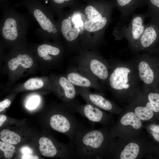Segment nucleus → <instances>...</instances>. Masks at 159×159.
<instances>
[{"label": "nucleus", "mask_w": 159, "mask_h": 159, "mask_svg": "<svg viewBox=\"0 0 159 159\" xmlns=\"http://www.w3.org/2000/svg\"><path fill=\"white\" fill-rule=\"evenodd\" d=\"M103 110L91 104L78 105L75 112H77L90 121L105 126H112L113 123L112 113H108Z\"/></svg>", "instance_id": "9b49d317"}, {"label": "nucleus", "mask_w": 159, "mask_h": 159, "mask_svg": "<svg viewBox=\"0 0 159 159\" xmlns=\"http://www.w3.org/2000/svg\"><path fill=\"white\" fill-rule=\"evenodd\" d=\"M52 2L56 4H62L69 1L70 0H51Z\"/></svg>", "instance_id": "72a5a7b5"}, {"label": "nucleus", "mask_w": 159, "mask_h": 159, "mask_svg": "<svg viewBox=\"0 0 159 159\" xmlns=\"http://www.w3.org/2000/svg\"><path fill=\"white\" fill-rule=\"evenodd\" d=\"M154 54L155 55L157 56L158 63L159 67V52Z\"/></svg>", "instance_id": "e433bc0d"}, {"label": "nucleus", "mask_w": 159, "mask_h": 159, "mask_svg": "<svg viewBox=\"0 0 159 159\" xmlns=\"http://www.w3.org/2000/svg\"><path fill=\"white\" fill-rule=\"evenodd\" d=\"M11 101L8 99H6L0 102V112L4 110L6 108L8 107L11 104Z\"/></svg>", "instance_id": "c756f323"}, {"label": "nucleus", "mask_w": 159, "mask_h": 159, "mask_svg": "<svg viewBox=\"0 0 159 159\" xmlns=\"http://www.w3.org/2000/svg\"><path fill=\"white\" fill-rule=\"evenodd\" d=\"M85 12L87 19L89 20L96 19L103 16L92 5L87 6L85 9Z\"/></svg>", "instance_id": "bb28decb"}, {"label": "nucleus", "mask_w": 159, "mask_h": 159, "mask_svg": "<svg viewBox=\"0 0 159 159\" xmlns=\"http://www.w3.org/2000/svg\"><path fill=\"white\" fill-rule=\"evenodd\" d=\"M139 142L130 141L127 144L122 150H119L110 154L107 158L120 159H135L142 155L143 146Z\"/></svg>", "instance_id": "ddd939ff"}, {"label": "nucleus", "mask_w": 159, "mask_h": 159, "mask_svg": "<svg viewBox=\"0 0 159 159\" xmlns=\"http://www.w3.org/2000/svg\"><path fill=\"white\" fill-rule=\"evenodd\" d=\"M67 77L76 87L93 88L98 92L103 94L104 86L82 67L77 65L72 66L67 72Z\"/></svg>", "instance_id": "6e6552de"}, {"label": "nucleus", "mask_w": 159, "mask_h": 159, "mask_svg": "<svg viewBox=\"0 0 159 159\" xmlns=\"http://www.w3.org/2000/svg\"><path fill=\"white\" fill-rule=\"evenodd\" d=\"M73 23L75 25L79 27L82 26L83 25V22L79 16H76L73 19Z\"/></svg>", "instance_id": "7c9ffc66"}, {"label": "nucleus", "mask_w": 159, "mask_h": 159, "mask_svg": "<svg viewBox=\"0 0 159 159\" xmlns=\"http://www.w3.org/2000/svg\"><path fill=\"white\" fill-rule=\"evenodd\" d=\"M2 32L5 39L11 41L16 39L18 36V32L15 20L12 18L7 19L4 21Z\"/></svg>", "instance_id": "a211bd4d"}, {"label": "nucleus", "mask_w": 159, "mask_h": 159, "mask_svg": "<svg viewBox=\"0 0 159 159\" xmlns=\"http://www.w3.org/2000/svg\"><path fill=\"white\" fill-rule=\"evenodd\" d=\"M132 60L143 87L157 88L159 86V67L156 56L143 52L137 55Z\"/></svg>", "instance_id": "7ed1b4c3"}, {"label": "nucleus", "mask_w": 159, "mask_h": 159, "mask_svg": "<svg viewBox=\"0 0 159 159\" xmlns=\"http://www.w3.org/2000/svg\"><path fill=\"white\" fill-rule=\"evenodd\" d=\"M74 63L88 71L104 86L106 85L109 73V61L100 57L86 55L79 58Z\"/></svg>", "instance_id": "0eeeda50"}, {"label": "nucleus", "mask_w": 159, "mask_h": 159, "mask_svg": "<svg viewBox=\"0 0 159 159\" xmlns=\"http://www.w3.org/2000/svg\"><path fill=\"white\" fill-rule=\"evenodd\" d=\"M108 19L105 16L85 21L84 24L85 29L89 32H95L103 28L107 24Z\"/></svg>", "instance_id": "412c9836"}, {"label": "nucleus", "mask_w": 159, "mask_h": 159, "mask_svg": "<svg viewBox=\"0 0 159 159\" xmlns=\"http://www.w3.org/2000/svg\"><path fill=\"white\" fill-rule=\"evenodd\" d=\"M128 100L129 108L142 121L158 122L152 107L142 90H138Z\"/></svg>", "instance_id": "1a4fd4ad"}, {"label": "nucleus", "mask_w": 159, "mask_h": 159, "mask_svg": "<svg viewBox=\"0 0 159 159\" xmlns=\"http://www.w3.org/2000/svg\"><path fill=\"white\" fill-rule=\"evenodd\" d=\"M43 58L45 60H49V61H51L52 59V57L51 56L49 55H47L44 56Z\"/></svg>", "instance_id": "c9c22d12"}, {"label": "nucleus", "mask_w": 159, "mask_h": 159, "mask_svg": "<svg viewBox=\"0 0 159 159\" xmlns=\"http://www.w3.org/2000/svg\"><path fill=\"white\" fill-rule=\"evenodd\" d=\"M33 13L35 18L42 29L49 33L52 32L54 28L53 24L42 10L38 8H36Z\"/></svg>", "instance_id": "aec40b11"}, {"label": "nucleus", "mask_w": 159, "mask_h": 159, "mask_svg": "<svg viewBox=\"0 0 159 159\" xmlns=\"http://www.w3.org/2000/svg\"><path fill=\"white\" fill-rule=\"evenodd\" d=\"M39 150L42 155L48 157L56 156L58 154V148L53 142L45 137L40 138L39 141Z\"/></svg>", "instance_id": "f3484780"}, {"label": "nucleus", "mask_w": 159, "mask_h": 159, "mask_svg": "<svg viewBox=\"0 0 159 159\" xmlns=\"http://www.w3.org/2000/svg\"><path fill=\"white\" fill-rule=\"evenodd\" d=\"M6 120V116L4 115H0V126L1 127Z\"/></svg>", "instance_id": "f704fd0d"}, {"label": "nucleus", "mask_w": 159, "mask_h": 159, "mask_svg": "<svg viewBox=\"0 0 159 159\" xmlns=\"http://www.w3.org/2000/svg\"><path fill=\"white\" fill-rule=\"evenodd\" d=\"M61 29L65 38L68 41H72L78 36L80 31L79 27L72 23L69 19H66L62 21Z\"/></svg>", "instance_id": "dca6fc26"}, {"label": "nucleus", "mask_w": 159, "mask_h": 159, "mask_svg": "<svg viewBox=\"0 0 159 159\" xmlns=\"http://www.w3.org/2000/svg\"><path fill=\"white\" fill-rule=\"evenodd\" d=\"M116 135L112 126L94 129L82 125L72 143L75 157L83 159H102Z\"/></svg>", "instance_id": "f257e3e1"}, {"label": "nucleus", "mask_w": 159, "mask_h": 159, "mask_svg": "<svg viewBox=\"0 0 159 159\" xmlns=\"http://www.w3.org/2000/svg\"><path fill=\"white\" fill-rule=\"evenodd\" d=\"M59 85V95L66 102L67 107L72 112H75L77 107L80 104L77 99L78 95L77 87L67 78L61 76L57 81Z\"/></svg>", "instance_id": "f8f14e48"}, {"label": "nucleus", "mask_w": 159, "mask_h": 159, "mask_svg": "<svg viewBox=\"0 0 159 159\" xmlns=\"http://www.w3.org/2000/svg\"><path fill=\"white\" fill-rule=\"evenodd\" d=\"M68 19H70V17H68Z\"/></svg>", "instance_id": "58836bf2"}, {"label": "nucleus", "mask_w": 159, "mask_h": 159, "mask_svg": "<svg viewBox=\"0 0 159 159\" xmlns=\"http://www.w3.org/2000/svg\"><path fill=\"white\" fill-rule=\"evenodd\" d=\"M159 89V86H158V87H157Z\"/></svg>", "instance_id": "ea45409f"}, {"label": "nucleus", "mask_w": 159, "mask_h": 159, "mask_svg": "<svg viewBox=\"0 0 159 159\" xmlns=\"http://www.w3.org/2000/svg\"><path fill=\"white\" fill-rule=\"evenodd\" d=\"M43 85V82L41 79L37 78H32L25 82L24 87L26 90H34L41 88Z\"/></svg>", "instance_id": "393cba45"}, {"label": "nucleus", "mask_w": 159, "mask_h": 159, "mask_svg": "<svg viewBox=\"0 0 159 159\" xmlns=\"http://www.w3.org/2000/svg\"><path fill=\"white\" fill-rule=\"evenodd\" d=\"M150 129L154 139L159 142V125L153 124L150 126Z\"/></svg>", "instance_id": "c85d7f7f"}, {"label": "nucleus", "mask_w": 159, "mask_h": 159, "mask_svg": "<svg viewBox=\"0 0 159 159\" xmlns=\"http://www.w3.org/2000/svg\"><path fill=\"white\" fill-rule=\"evenodd\" d=\"M148 5L146 17L159 18V0H146Z\"/></svg>", "instance_id": "b1692460"}, {"label": "nucleus", "mask_w": 159, "mask_h": 159, "mask_svg": "<svg viewBox=\"0 0 159 159\" xmlns=\"http://www.w3.org/2000/svg\"><path fill=\"white\" fill-rule=\"evenodd\" d=\"M129 108L130 110L121 116L112 126L116 136L126 140L136 137L143 126L142 121Z\"/></svg>", "instance_id": "423d86ee"}, {"label": "nucleus", "mask_w": 159, "mask_h": 159, "mask_svg": "<svg viewBox=\"0 0 159 159\" xmlns=\"http://www.w3.org/2000/svg\"><path fill=\"white\" fill-rule=\"evenodd\" d=\"M159 51V18H150L132 52L155 54Z\"/></svg>", "instance_id": "39448f33"}, {"label": "nucleus", "mask_w": 159, "mask_h": 159, "mask_svg": "<svg viewBox=\"0 0 159 159\" xmlns=\"http://www.w3.org/2000/svg\"><path fill=\"white\" fill-rule=\"evenodd\" d=\"M31 57L26 54H19L16 58L10 60L8 63V67L11 70H15L19 65L26 68L31 67L33 64Z\"/></svg>", "instance_id": "6ab92c4d"}, {"label": "nucleus", "mask_w": 159, "mask_h": 159, "mask_svg": "<svg viewBox=\"0 0 159 159\" xmlns=\"http://www.w3.org/2000/svg\"><path fill=\"white\" fill-rule=\"evenodd\" d=\"M52 32L53 33H56L57 32V29H56L55 28H54L52 30Z\"/></svg>", "instance_id": "4c0bfd02"}, {"label": "nucleus", "mask_w": 159, "mask_h": 159, "mask_svg": "<svg viewBox=\"0 0 159 159\" xmlns=\"http://www.w3.org/2000/svg\"><path fill=\"white\" fill-rule=\"evenodd\" d=\"M15 149V147L11 144L3 141L0 142V150L4 153V157L6 159L12 158Z\"/></svg>", "instance_id": "a878e982"}, {"label": "nucleus", "mask_w": 159, "mask_h": 159, "mask_svg": "<svg viewBox=\"0 0 159 159\" xmlns=\"http://www.w3.org/2000/svg\"><path fill=\"white\" fill-rule=\"evenodd\" d=\"M109 62V73L106 85L116 98L129 100L140 89V80L133 61L114 59Z\"/></svg>", "instance_id": "f03ea898"}, {"label": "nucleus", "mask_w": 159, "mask_h": 159, "mask_svg": "<svg viewBox=\"0 0 159 159\" xmlns=\"http://www.w3.org/2000/svg\"><path fill=\"white\" fill-rule=\"evenodd\" d=\"M21 158L22 159H38L39 158L36 155L31 154H22Z\"/></svg>", "instance_id": "473e14b6"}, {"label": "nucleus", "mask_w": 159, "mask_h": 159, "mask_svg": "<svg viewBox=\"0 0 159 159\" xmlns=\"http://www.w3.org/2000/svg\"><path fill=\"white\" fill-rule=\"evenodd\" d=\"M20 151L22 154H32L33 153V150L27 146H24L20 149Z\"/></svg>", "instance_id": "2f4dec72"}, {"label": "nucleus", "mask_w": 159, "mask_h": 159, "mask_svg": "<svg viewBox=\"0 0 159 159\" xmlns=\"http://www.w3.org/2000/svg\"><path fill=\"white\" fill-rule=\"evenodd\" d=\"M40 99L37 95H33L30 97L28 100L26 104V107L30 110L36 108L39 105Z\"/></svg>", "instance_id": "cd10ccee"}, {"label": "nucleus", "mask_w": 159, "mask_h": 159, "mask_svg": "<svg viewBox=\"0 0 159 159\" xmlns=\"http://www.w3.org/2000/svg\"><path fill=\"white\" fill-rule=\"evenodd\" d=\"M38 55L41 57H43L49 54L57 56L60 52L59 49L55 47L47 44H43L39 46L37 48Z\"/></svg>", "instance_id": "5701e85b"}, {"label": "nucleus", "mask_w": 159, "mask_h": 159, "mask_svg": "<svg viewBox=\"0 0 159 159\" xmlns=\"http://www.w3.org/2000/svg\"><path fill=\"white\" fill-rule=\"evenodd\" d=\"M121 13L120 23H125L130 16L137 8L147 4L146 0H113Z\"/></svg>", "instance_id": "4468645a"}, {"label": "nucleus", "mask_w": 159, "mask_h": 159, "mask_svg": "<svg viewBox=\"0 0 159 159\" xmlns=\"http://www.w3.org/2000/svg\"><path fill=\"white\" fill-rule=\"evenodd\" d=\"M78 95H80L86 102L111 113L119 114L122 112L114 102L106 98L104 94L99 92H92L89 88L76 87Z\"/></svg>", "instance_id": "9d476101"}, {"label": "nucleus", "mask_w": 159, "mask_h": 159, "mask_svg": "<svg viewBox=\"0 0 159 159\" xmlns=\"http://www.w3.org/2000/svg\"><path fill=\"white\" fill-rule=\"evenodd\" d=\"M146 17L145 14H134L127 24L120 23L115 31L116 39H126L128 48L132 52L144 32Z\"/></svg>", "instance_id": "20e7f679"}, {"label": "nucleus", "mask_w": 159, "mask_h": 159, "mask_svg": "<svg viewBox=\"0 0 159 159\" xmlns=\"http://www.w3.org/2000/svg\"><path fill=\"white\" fill-rule=\"evenodd\" d=\"M142 90L152 107L158 122H159V89L143 87Z\"/></svg>", "instance_id": "2eb2a0df"}, {"label": "nucleus", "mask_w": 159, "mask_h": 159, "mask_svg": "<svg viewBox=\"0 0 159 159\" xmlns=\"http://www.w3.org/2000/svg\"><path fill=\"white\" fill-rule=\"evenodd\" d=\"M1 140L11 144H16L21 141V138L18 134L7 129L2 130L0 133Z\"/></svg>", "instance_id": "4be33fe9"}]
</instances>
